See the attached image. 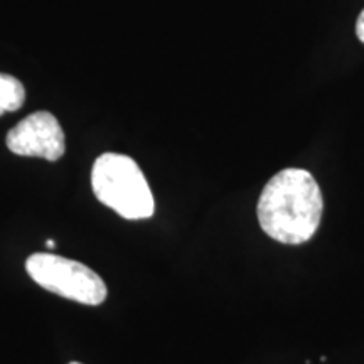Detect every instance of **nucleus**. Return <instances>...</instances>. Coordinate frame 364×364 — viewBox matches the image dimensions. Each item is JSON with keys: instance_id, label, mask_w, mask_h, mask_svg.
Instances as JSON below:
<instances>
[{"instance_id": "nucleus-1", "label": "nucleus", "mask_w": 364, "mask_h": 364, "mask_svg": "<svg viewBox=\"0 0 364 364\" xmlns=\"http://www.w3.org/2000/svg\"><path fill=\"white\" fill-rule=\"evenodd\" d=\"M324 211L318 184L311 172L284 169L263 188L257 215L262 230L284 245H302L317 231Z\"/></svg>"}, {"instance_id": "nucleus-6", "label": "nucleus", "mask_w": 364, "mask_h": 364, "mask_svg": "<svg viewBox=\"0 0 364 364\" xmlns=\"http://www.w3.org/2000/svg\"><path fill=\"white\" fill-rule=\"evenodd\" d=\"M356 36H358V39L364 44V9L361 11V14H359V17L356 21Z\"/></svg>"}, {"instance_id": "nucleus-3", "label": "nucleus", "mask_w": 364, "mask_h": 364, "mask_svg": "<svg viewBox=\"0 0 364 364\" xmlns=\"http://www.w3.org/2000/svg\"><path fill=\"white\" fill-rule=\"evenodd\" d=\"M27 275L39 287L59 297L85 306H100L108 289L102 277L83 263L54 253H34L26 262Z\"/></svg>"}, {"instance_id": "nucleus-4", "label": "nucleus", "mask_w": 364, "mask_h": 364, "mask_svg": "<svg viewBox=\"0 0 364 364\" xmlns=\"http://www.w3.org/2000/svg\"><path fill=\"white\" fill-rule=\"evenodd\" d=\"M6 144L12 154L22 157H41L56 162L65 156V132L58 118L49 112H36L9 130Z\"/></svg>"}, {"instance_id": "nucleus-8", "label": "nucleus", "mask_w": 364, "mask_h": 364, "mask_svg": "<svg viewBox=\"0 0 364 364\" xmlns=\"http://www.w3.org/2000/svg\"><path fill=\"white\" fill-rule=\"evenodd\" d=\"M70 364H81V363H76V361H73V363H70Z\"/></svg>"}, {"instance_id": "nucleus-5", "label": "nucleus", "mask_w": 364, "mask_h": 364, "mask_svg": "<svg viewBox=\"0 0 364 364\" xmlns=\"http://www.w3.org/2000/svg\"><path fill=\"white\" fill-rule=\"evenodd\" d=\"M26 102V90L17 78L0 73V117L7 112H17Z\"/></svg>"}, {"instance_id": "nucleus-2", "label": "nucleus", "mask_w": 364, "mask_h": 364, "mask_svg": "<svg viewBox=\"0 0 364 364\" xmlns=\"http://www.w3.org/2000/svg\"><path fill=\"white\" fill-rule=\"evenodd\" d=\"M91 188L97 199L130 221L149 220L156 201L139 164L124 154L107 152L91 169Z\"/></svg>"}, {"instance_id": "nucleus-7", "label": "nucleus", "mask_w": 364, "mask_h": 364, "mask_svg": "<svg viewBox=\"0 0 364 364\" xmlns=\"http://www.w3.org/2000/svg\"><path fill=\"white\" fill-rule=\"evenodd\" d=\"M46 245H48L49 250H54V247H56V243H54V240H48V241H46Z\"/></svg>"}]
</instances>
